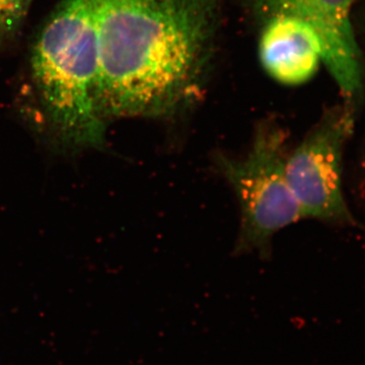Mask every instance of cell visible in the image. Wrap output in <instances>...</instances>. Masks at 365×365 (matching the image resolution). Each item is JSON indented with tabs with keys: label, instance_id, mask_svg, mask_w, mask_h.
<instances>
[{
	"label": "cell",
	"instance_id": "1",
	"mask_svg": "<svg viewBox=\"0 0 365 365\" xmlns=\"http://www.w3.org/2000/svg\"><path fill=\"white\" fill-rule=\"evenodd\" d=\"M98 106L111 118L170 119L202 86L215 0H91Z\"/></svg>",
	"mask_w": 365,
	"mask_h": 365
},
{
	"label": "cell",
	"instance_id": "2",
	"mask_svg": "<svg viewBox=\"0 0 365 365\" xmlns=\"http://www.w3.org/2000/svg\"><path fill=\"white\" fill-rule=\"evenodd\" d=\"M34 78L55 133L73 148L105 145L100 56L91 0H66L34 47Z\"/></svg>",
	"mask_w": 365,
	"mask_h": 365
},
{
	"label": "cell",
	"instance_id": "3",
	"mask_svg": "<svg viewBox=\"0 0 365 365\" xmlns=\"http://www.w3.org/2000/svg\"><path fill=\"white\" fill-rule=\"evenodd\" d=\"M287 139L276 122H261L245 157L215 155V165L234 189L241 210L237 253L267 255L273 235L304 218L287 179Z\"/></svg>",
	"mask_w": 365,
	"mask_h": 365
},
{
	"label": "cell",
	"instance_id": "4",
	"mask_svg": "<svg viewBox=\"0 0 365 365\" xmlns=\"http://www.w3.org/2000/svg\"><path fill=\"white\" fill-rule=\"evenodd\" d=\"M354 126L349 108L333 110L287 160V179L304 218L354 223L342 189V155Z\"/></svg>",
	"mask_w": 365,
	"mask_h": 365
},
{
	"label": "cell",
	"instance_id": "5",
	"mask_svg": "<svg viewBox=\"0 0 365 365\" xmlns=\"http://www.w3.org/2000/svg\"><path fill=\"white\" fill-rule=\"evenodd\" d=\"M354 0H253L255 9L266 19L287 14L306 21L319 36L322 61L348 100L362 88L360 50L353 31Z\"/></svg>",
	"mask_w": 365,
	"mask_h": 365
},
{
	"label": "cell",
	"instance_id": "6",
	"mask_svg": "<svg viewBox=\"0 0 365 365\" xmlns=\"http://www.w3.org/2000/svg\"><path fill=\"white\" fill-rule=\"evenodd\" d=\"M261 66L274 81L299 86L313 78L322 61L319 36L306 21L287 14L266 19L259 42Z\"/></svg>",
	"mask_w": 365,
	"mask_h": 365
},
{
	"label": "cell",
	"instance_id": "7",
	"mask_svg": "<svg viewBox=\"0 0 365 365\" xmlns=\"http://www.w3.org/2000/svg\"><path fill=\"white\" fill-rule=\"evenodd\" d=\"M32 0H0V46L14 33Z\"/></svg>",
	"mask_w": 365,
	"mask_h": 365
}]
</instances>
